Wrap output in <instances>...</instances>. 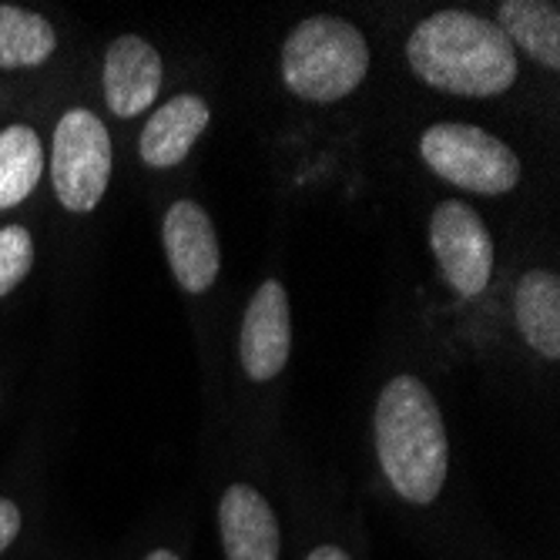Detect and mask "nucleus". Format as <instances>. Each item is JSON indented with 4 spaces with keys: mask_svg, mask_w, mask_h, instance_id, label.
Listing matches in <instances>:
<instances>
[{
    "mask_svg": "<svg viewBox=\"0 0 560 560\" xmlns=\"http://www.w3.org/2000/svg\"><path fill=\"white\" fill-rule=\"evenodd\" d=\"M406 65L443 94L497 97L511 91L521 65L514 44L497 27L470 11H436L406 37Z\"/></svg>",
    "mask_w": 560,
    "mask_h": 560,
    "instance_id": "nucleus-1",
    "label": "nucleus"
},
{
    "mask_svg": "<svg viewBox=\"0 0 560 560\" xmlns=\"http://www.w3.org/2000/svg\"><path fill=\"white\" fill-rule=\"evenodd\" d=\"M373 433L389 487L410 503H433L446 483L450 443L430 386L417 376H393L376 399Z\"/></svg>",
    "mask_w": 560,
    "mask_h": 560,
    "instance_id": "nucleus-2",
    "label": "nucleus"
},
{
    "mask_svg": "<svg viewBox=\"0 0 560 560\" xmlns=\"http://www.w3.org/2000/svg\"><path fill=\"white\" fill-rule=\"evenodd\" d=\"M366 71L370 44L360 27L342 18H305L282 44V81L302 101H342L366 81Z\"/></svg>",
    "mask_w": 560,
    "mask_h": 560,
    "instance_id": "nucleus-3",
    "label": "nucleus"
},
{
    "mask_svg": "<svg viewBox=\"0 0 560 560\" xmlns=\"http://www.w3.org/2000/svg\"><path fill=\"white\" fill-rule=\"evenodd\" d=\"M420 155L443 182L477 191V195H506L521 185V159L511 144L477 125L443 121L423 131Z\"/></svg>",
    "mask_w": 560,
    "mask_h": 560,
    "instance_id": "nucleus-4",
    "label": "nucleus"
},
{
    "mask_svg": "<svg viewBox=\"0 0 560 560\" xmlns=\"http://www.w3.org/2000/svg\"><path fill=\"white\" fill-rule=\"evenodd\" d=\"M112 135L105 121L84 108H71L55 128V155H50V182L68 212H91L105 198L112 182Z\"/></svg>",
    "mask_w": 560,
    "mask_h": 560,
    "instance_id": "nucleus-5",
    "label": "nucleus"
},
{
    "mask_svg": "<svg viewBox=\"0 0 560 560\" xmlns=\"http://www.w3.org/2000/svg\"><path fill=\"white\" fill-rule=\"evenodd\" d=\"M430 248L460 295H480L493 276V238L464 201H443L430 215Z\"/></svg>",
    "mask_w": 560,
    "mask_h": 560,
    "instance_id": "nucleus-6",
    "label": "nucleus"
},
{
    "mask_svg": "<svg viewBox=\"0 0 560 560\" xmlns=\"http://www.w3.org/2000/svg\"><path fill=\"white\" fill-rule=\"evenodd\" d=\"M289 349H292L289 295L276 279H269L256 289L242 319L238 352H242L245 376L256 383L276 380L289 363Z\"/></svg>",
    "mask_w": 560,
    "mask_h": 560,
    "instance_id": "nucleus-7",
    "label": "nucleus"
},
{
    "mask_svg": "<svg viewBox=\"0 0 560 560\" xmlns=\"http://www.w3.org/2000/svg\"><path fill=\"white\" fill-rule=\"evenodd\" d=\"M162 242L168 252L172 272L185 292L198 295L215 285L222 269V252H219L215 225L206 215V209L188 198L175 201L162 222Z\"/></svg>",
    "mask_w": 560,
    "mask_h": 560,
    "instance_id": "nucleus-8",
    "label": "nucleus"
},
{
    "mask_svg": "<svg viewBox=\"0 0 560 560\" xmlns=\"http://www.w3.org/2000/svg\"><path fill=\"white\" fill-rule=\"evenodd\" d=\"M165 81L162 55L138 34H121L105 55V101L115 118H135L155 105Z\"/></svg>",
    "mask_w": 560,
    "mask_h": 560,
    "instance_id": "nucleus-9",
    "label": "nucleus"
},
{
    "mask_svg": "<svg viewBox=\"0 0 560 560\" xmlns=\"http://www.w3.org/2000/svg\"><path fill=\"white\" fill-rule=\"evenodd\" d=\"M219 530L229 560H279V521L256 487L232 483L222 493Z\"/></svg>",
    "mask_w": 560,
    "mask_h": 560,
    "instance_id": "nucleus-10",
    "label": "nucleus"
},
{
    "mask_svg": "<svg viewBox=\"0 0 560 560\" xmlns=\"http://www.w3.org/2000/svg\"><path fill=\"white\" fill-rule=\"evenodd\" d=\"M209 105L198 94H178L148 118L138 151L148 168H175L188 159L191 144L209 128Z\"/></svg>",
    "mask_w": 560,
    "mask_h": 560,
    "instance_id": "nucleus-11",
    "label": "nucleus"
},
{
    "mask_svg": "<svg viewBox=\"0 0 560 560\" xmlns=\"http://www.w3.org/2000/svg\"><path fill=\"white\" fill-rule=\"evenodd\" d=\"M514 313L527 346L544 360H560V279L544 269L527 272L514 292Z\"/></svg>",
    "mask_w": 560,
    "mask_h": 560,
    "instance_id": "nucleus-12",
    "label": "nucleus"
},
{
    "mask_svg": "<svg viewBox=\"0 0 560 560\" xmlns=\"http://www.w3.org/2000/svg\"><path fill=\"white\" fill-rule=\"evenodd\" d=\"M497 27L506 34V40L524 47L527 55L557 71L560 68V11L550 0H506L497 8Z\"/></svg>",
    "mask_w": 560,
    "mask_h": 560,
    "instance_id": "nucleus-13",
    "label": "nucleus"
},
{
    "mask_svg": "<svg viewBox=\"0 0 560 560\" xmlns=\"http://www.w3.org/2000/svg\"><path fill=\"white\" fill-rule=\"evenodd\" d=\"M44 172V144L34 128L11 125L0 131V209H14L37 188Z\"/></svg>",
    "mask_w": 560,
    "mask_h": 560,
    "instance_id": "nucleus-14",
    "label": "nucleus"
},
{
    "mask_svg": "<svg viewBox=\"0 0 560 560\" xmlns=\"http://www.w3.org/2000/svg\"><path fill=\"white\" fill-rule=\"evenodd\" d=\"M58 50V34L47 18L0 4V68H37Z\"/></svg>",
    "mask_w": 560,
    "mask_h": 560,
    "instance_id": "nucleus-15",
    "label": "nucleus"
},
{
    "mask_svg": "<svg viewBox=\"0 0 560 560\" xmlns=\"http://www.w3.org/2000/svg\"><path fill=\"white\" fill-rule=\"evenodd\" d=\"M34 266V242L24 225L0 229V299L14 292Z\"/></svg>",
    "mask_w": 560,
    "mask_h": 560,
    "instance_id": "nucleus-16",
    "label": "nucleus"
},
{
    "mask_svg": "<svg viewBox=\"0 0 560 560\" xmlns=\"http://www.w3.org/2000/svg\"><path fill=\"white\" fill-rule=\"evenodd\" d=\"M21 534V511L14 500H4L0 497V553H4Z\"/></svg>",
    "mask_w": 560,
    "mask_h": 560,
    "instance_id": "nucleus-17",
    "label": "nucleus"
},
{
    "mask_svg": "<svg viewBox=\"0 0 560 560\" xmlns=\"http://www.w3.org/2000/svg\"><path fill=\"white\" fill-rule=\"evenodd\" d=\"M305 560H349V553H346V550H339V547H329V544H326V547H316V550H313L310 557H305Z\"/></svg>",
    "mask_w": 560,
    "mask_h": 560,
    "instance_id": "nucleus-18",
    "label": "nucleus"
},
{
    "mask_svg": "<svg viewBox=\"0 0 560 560\" xmlns=\"http://www.w3.org/2000/svg\"><path fill=\"white\" fill-rule=\"evenodd\" d=\"M144 560H178V553H172V550H151Z\"/></svg>",
    "mask_w": 560,
    "mask_h": 560,
    "instance_id": "nucleus-19",
    "label": "nucleus"
}]
</instances>
